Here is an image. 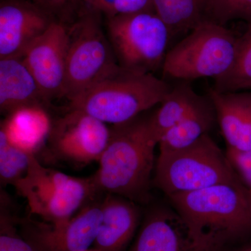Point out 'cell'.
Listing matches in <instances>:
<instances>
[{"label":"cell","mask_w":251,"mask_h":251,"mask_svg":"<svg viewBox=\"0 0 251 251\" xmlns=\"http://www.w3.org/2000/svg\"><path fill=\"white\" fill-rule=\"evenodd\" d=\"M207 96L227 149L246 151L251 148V90L221 92L211 87Z\"/></svg>","instance_id":"cell-14"},{"label":"cell","mask_w":251,"mask_h":251,"mask_svg":"<svg viewBox=\"0 0 251 251\" xmlns=\"http://www.w3.org/2000/svg\"><path fill=\"white\" fill-rule=\"evenodd\" d=\"M51 22L39 10L18 2L0 7V59L23 57Z\"/></svg>","instance_id":"cell-13"},{"label":"cell","mask_w":251,"mask_h":251,"mask_svg":"<svg viewBox=\"0 0 251 251\" xmlns=\"http://www.w3.org/2000/svg\"><path fill=\"white\" fill-rule=\"evenodd\" d=\"M52 124L39 105L22 107L9 113L1 126L9 141L31 154H36L49 139Z\"/></svg>","instance_id":"cell-17"},{"label":"cell","mask_w":251,"mask_h":251,"mask_svg":"<svg viewBox=\"0 0 251 251\" xmlns=\"http://www.w3.org/2000/svg\"><path fill=\"white\" fill-rule=\"evenodd\" d=\"M179 82L172 87L159 108L151 115V125L158 140L191 113L204 97L196 93L188 82Z\"/></svg>","instance_id":"cell-19"},{"label":"cell","mask_w":251,"mask_h":251,"mask_svg":"<svg viewBox=\"0 0 251 251\" xmlns=\"http://www.w3.org/2000/svg\"><path fill=\"white\" fill-rule=\"evenodd\" d=\"M226 153L241 182L251 192V148L246 151L227 149Z\"/></svg>","instance_id":"cell-25"},{"label":"cell","mask_w":251,"mask_h":251,"mask_svg":"<svg viewBox=\"0 0 251 251\" xmlns=\"http://www.w3.org/2000/svg\"><path fill=\"white\" fill-rule=\"evenodd\" d=\"M148 11H155L152 0H116L115 16Z\"/></svg>","instance_id":"cell-26"},{"label":"cell","mask_w":251,"mask_h":251,"mask_svg":"<svg viewBox=\"0 0 251 251\" xmlns=\"http://www.w3.org/2000/svg\"><path fill=\"white\" fill-rule=\"evenodd\" d=\"M239 179L226 153L206 134L184 150L159 153L153 183L169 197Z\"/></svg>","instance_id":"cell-5"},{"label":"cell","mask_w":251,"mask_h":251,"mask_svg":"<svg viewBox=\"0 0 251 251\" xmlns=\"http://www.w3.org/2000/svg\"><path fill=\"white\" fill-rule=\"evenodd\" d=\"M51 1H55V2H60V1H63L64 0H51Z\"/></svg>","instance_id":"cell-30"},{"label":"cell","mask_w":251,"mask_h":251,"mask_svg":"<svg viewBox=\"0 0 251 251\" xmlns=\"http://www.w3.org/2000/svg\"><path fill=\"white\" fill-rule=\"evenodd\" d=\"M237 39L225 26L204 20L168 51L163 76L184 82L204 77L215 80L232 66Z\"/></svg>","instance_id":"cell-4"},{"label":"cell","mask_w":251,"mask_h":251,"mask_svg":"<svg viewBox=\"0 0 251 251\" xmlns=\"http://www.w3.org/2000/svg\"><path fill=\"white\" fill-rule=\"evenodd\" d=\"M119 66L98 24L85 20L70 33L63 96L75 100Z\"/></svg>","instance_id":"cell-8"},{"label":"cell","mask_w":251,"mask_h":251,"mask_svg":"<svg viewBox=\"0 0 251 251\" xmlns=\"http://www.w3.org/2000/svg\"><path fill=\"white\" fill-rule=\"evenodd\" d=\"M45 99L35 77L21 57L0 59V108L11 112L22 107L39 105Z\"/></svg>","instance_id":"cell-16"},{"label":"cell","mask_w":251,"mask_h":251,"mask_svg":"<svg viewBox=\"0 0 251 251\" xmlns=\"http://www.w3.org/2000/svg\"><path fill=\"white\" fill-rule=\"evenodd\" d=\"M224 244L198 234L176 211L156 209L145 218L128 251H221Z\"/></svg>","instance_id":"cell-10"},{"label":"cell","mask_w":251,"mask_h":251,"mask_svg":"<svg viewBox=\"0 0 251 251\" xmlns=\"http://www.w3.org/2000/svg\"><path fill=\"white\" fill-rule=\"evenodd\" d=\"M216 121L215 110L207 95L184 120L163 133L158 142L160 153L176 152L209 134Z\"/></svg>","instance_id":"cell-18"},{"label":"cell","mask_w":251,"mask_h":251,"mask_svg":"<svg viewBox=\"0 0 251 251\" xmlns=\"http://www.w3.org/2000/svg\"><path fill=\"white\" fill-rule=\"evenodd\" d=\"M249 206H250L251 212V192L249 191Z\"/></svg>","instance_id":"cell-28"},{"label":"cell","mask_w":251,"mask_h":251,"mask_svg":"<svg viewBox=\"0 0 251 251\" xmlns=\"http://www.w3.org/2000/svg\"><path fill=\"white\" fill-rule=\"evenodd\" d=\"M110 45L119 65L153 74L163 67L171 31L155 11H140L109 18Z\"/></svg>","instance_id":"cell-7"},{"label":"cell","mask_w":251,"mask_h":251,"mask_svg":"<svg viewBox=\"0 0 251 251\" xmlns=\"http://www.w3.org/2000/svg\"><path fill=\"white\" fill-rule=\"evenodd\" d=\"M31 154L11 144L0 129V181L1 184L14 186L27 174Z\"/></svg>","instance_id":"cell-22"},{"label":"cell","mask_w":251,"mask_h":251,"mask_svg":"<svg viewBox=\"0 0 251 251\" xmlns=\"http://www.w3.org/2000/svg\"><path fill=\"white\" fill-rule=\"evenodd\" d=\"M247 251H251V249H249V250H248Z\"/></svg>","instance_id":"cell-31"},{"label":"cell","mask_w":251,"mask_h":251,"mask_svg":"<svg viewBox=\"0 0 251 251\" xmlns=\"http://www.w3.org/2000/svg\"><path fill=\"white\" fill-rule=\"evenodd\" d=\"M94 9L108 14L109 18L115 16L116 0H84Z\"/></svg>","instance_id":"cell-27"},{"label":"cell","mask_w":251,"mask_h":251,"mask_svg":"<svg viewBox=\"0 0 251 251\" xmlns=\"http://www.w3.org/2000/svg\"><path fill=\"white\" fill-rule=\"evenodd\" d=\"M140 213L134 202L107 194L102 201V219L94 242L100 251H121L129 242L139 223Z\"/></svg>","instance_id":"cell-15"},{"label":"cell","mask_w":251,"mask_h":251,"mask_svg":"<svg viewBox=\"0 0 251 251\" xmlns=\"http://www.w3.org/2000/svg\"><path fill=\"white\" fill-rule=\"evenodd\" d=\"M204 20L225 26L234 20L251 23V0H206Z\"/></svg>","instance_id":"cell-23"},{"label":"cell","mask_w":251,"mask_h":251,"mask_svg":"<svg viewBox=\"0 0 251 251\" xmlns=\"http://www.w3.org/2000/svg\"><path fill=\"white\" fill-rule=\"evenodd\" d=\"M111 135L105 122L86 112L70 111L52 125L49 140L52 152L78 165L99 161Z\"/></svg>","instance_id":"cell-9"},{"label":"cell","mask_w":251,"mask_h":251,"mask_svg":"<svg viewBox=\"0 0 251 251\" xmlns=\"http://www.w3.org/2000/svg\"><path fill=\"white\" fill-rule=\"evenodd\" d=\"M172 87L153 74L134 72L119 66L71 102L70 108L82 110L105 124L122 125L160 105Z\"/></svg>","instance_id":"cell-3"},{"label":"cell","mask_w":251,"mask_h":251,"mask_svg":"<svg viewBox=\"0 0 251 251\" xmlns=\"http://www.w3.org/2000/svg\"><path fill=\"white\" fill-rule=\"evenodd\" d=\"M151 116H138L114 125L108 146L93 175L99 192L122 196L134 202L148 201L158 145Z\"/></svg>","instance_id":"cell-1"},{"label":"cell","mask_w":251,"mask_h":251,"mask_svg":"<svg viewBox=\"0 0 251 251\" xmlns=\"http://www.w3.org/2000/svg\"><path fill=\"white\" fill-rule=\"evenodd\" d=\"M206 0H152L153 9L172 36L190 32L204 20Z\"/></svg>","instance_id":"cell-20"},{"label":"cell","mask_w":251,"mask_h":251,"mask_svg":"<svg viewBox=\"0 0 251 251\" xmlns=\"http://www.w3.org/2000/svg\"><path fill=\"white\" fill-rule=\"evenodd\" d=\"M102 219L101 202L88 203L58 224L25 223L31 242L41 251H85L94 244Z\"/></svg>","instance_id":"cell-12"},{"label":"cell","mask_w":251,"mask_h":251,"mask_svg":"<svg viewBox=\"0 0 251 251\" xmlns=\"http://www.w3.org/2000/svg\"><path fill=\"white\" fill-rule=\"evenodd\" d=\"M85 251H100L98 250V249H88V250H86Z\"/></svg>","instance_id":"cell-29"},{"label":"cell","mask_w":251,"mask_h":251,"mask_svg":"<svg viewBox=\"0 0 251 251\" xmlns=\"http://www.w3.org/2000/svg\"><path fill=\"white\" fill-rule=\"evenodd\" d=\"M69 42L70 31L61 23L51 22L23 55L45 99L63 96Z\"/></svg>","instance_id":"cell-11"},{"label":"cell","mask_w":251,"mask_h":251,"mask_svg":"<svg viewBox=\"0 0 251 251\" xmlns=\"http://www.w3.org/2000/svg\"><path fill=\"white\" fill-rule=\"evenodd\" d=\"M212 87L221 92L251 90V23L244 34L238 37L232 66L214 80Z\"/></svg>","instance_id":"cell-21"},{"label":"cell","mask_w":251,"mask_h":251,"mask_svg":"<svg viewBox=\"0 0 251 251\" xmlns=\"http://www.w3.org/2000/svg\"><path fill=\"white\" fill-rule=\"evenodd\" d=\"M168 198L175 211L200 235L226 244L251 233L249 191L239 179Z\"/></svg>","instance_id":"cell-2"},{"label":"cell","mask_w":251,"mask_h":251,"mask_svg":"<svg viewBox=\"0 0 251 251\" xmlns=\"http://www.w3.org/2000/svg\"><path fill=\"white\" fill-rule=\"evenodd\" d=\"M0 228V251H41L31 241L25 240L16 233L14 221L2 204Z\"/></svg>","instance_id":"cell-24"},{"label":"cell","mask_w":251,"mask_h":251,"mask_svg":"<svg viewBox=\"0 0 251 251\" xmlns=\"http://www.w3.org/2000/svg\"><path fill=\"white\" fill-rule=\"evenodd\" d=\"M14 186L27 200L31 214L51 224L70 219L99 193L93 176L75 177L45 168L35 155L31 156L27 174Z\"/></svg>","instance_id":"cell-6"}]
</instances>
